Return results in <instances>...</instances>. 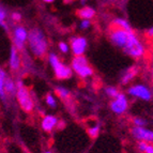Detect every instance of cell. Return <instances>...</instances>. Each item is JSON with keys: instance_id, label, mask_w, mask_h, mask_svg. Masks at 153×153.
I'll return each mask as SVG.
<instances>
[{"instance_id": "obj_3", "label": "cell", "mask_w": 153, "mask_h": 153, "mask_svg": "<svg viewBox=\"0 0 153 153\" xmlns=\"http://www.w3.org/2000/svg\"><path fill=\"white\" fill-rule=\"evenodd\" d=\"M134 32V31H132ZM128 31L124 30V29H121L117 26L111 25L109 26V38L110 41L112 44H115L118 47H121V48H124L126 43L128 41V36H130V33Z\"/></svg>"}, {"instance_id": "obj_33", "label": "cell", "mask_w": 153, "mask_h": 153, "mask_svg": "<svg viewBox=\"0 0 153 153\" xmlns=\"http://www.w3.org/2000/svg\"><path fill=\"white\" fill-rule=\"evenodd\" d=\"M82 2H85V1H87V0H82Z\"/></svg>"}, {"instance_id": "obj_15", "label": "cell", "mask_w": 153, "mask_h": 153, "mask_svg": "<svg viewBox=\"0 0 153 153\" xmlns=\"http://www.w3.org/2000/svg\"><path fill=\"white\" fill-rule=\"evenodd\" d=\"M77 15L80 18H82V19H88L89 21L90 18H92L95 15V11L92 8H90V7H85L82 10L77 11Z\"/></svg>"}, {"instance_id": "obj_9", "label": "cell", "mask_w": 153, "mask_h": 153, "mask_svg": "<svg viewBox=\"0 0 153 153\" xmlns=\"http://www.w3.org/2000/svg\"><path fill=\"white\" fill-rule=\"evenodd\" d=\"M132 135L139 141H146V143H153V131L148 130V128L134 126L132 128Z\"/></svg>"}, {"instance_id": "obj_34", "label": "cell", "mask_w": 153, "mask_h": 153, "mask_svg": "<svg viewBox=\"0 0 153 153\" xmlns=\"http://www.w3.org/2000/svg\"><path fill=\"white\" fill-rule=\"evenodd\" d=\"M45 153H51V152H49V151H47V152H45Z\"/></svg>"}, {"instance_id": "obj_20", "label": "cell", "mask_w": 153, "mask_h": 153, "mask_svg": "<svg viewBox=\"0 0 153 153\" xmlns=\"http://www.w3.org/2000/svg\"><path fill=\"white\" fill-rule=\"evenodd\" d=\"M55 92L57 93L58 97H60L63 100L69 99V97H70V91L63 87H57L56 89H55Z\"/></svg>"}, {"instance_id": "obj_16", "label": "cell", "mask_w": 153, "mask_h": 153, "mask_svg": "<svg viewBox=\"0 0 153 153\" xmlns=\"http://www.w3.org/2000/svg\"><path fill=\"white\" fill-rule=\"evenodd\" d=\"M4 91L7 94H10V95H14L15 93H17V87H16L15 82H13V79L10 78V77H8V78L5 79Z\"/></svg>"}, {"instance_id": "obj_5", "label": "cell", "mask_w": 153, "mask_h": 153, "mask_svg": "<svg viewBox=\"0 0 153 153\" xmlns=\"http://www.w3.org/2000/svg\"><path fill=\"white\" fill-rule=\"evenodd\" d=\"M49 63L53 66L56 77L58 79H68L72 77V70L69 66L64 65L63 63L59 61L58 57L55 54L49 55Z\"/></svg>"}, {"instance_id": "obj_1", "label": "cell", "mask_w": 153, "mask_h": 153, "mask_svg": "<svg viewBox=\"0 0 153 153\" xmlns=\"http://www.w3.org/2000/svg\"><path fill=\"white\" fill-rule=\"evenodd\" d=\"M29 46L33 55L38 58H44L47 53V41L42 30L39 28H33L28 33Z\"/></svg>"}, {"instance_id": "obj_13", "label": "cell", "mask_w": 153, "mask_h": 153, "mask_svg": "<svg viewBox=\"0 0 153 153\" xmlns=\"http://www.w3.org/2000/svg\"><path fill=\"white\" fill-rule=\"evenodd\" d=\"M137 74H138L137 66H131V68H128V69L123 73L122 77H121V82H122L123 85L128 84Z\"/></svg>"}, {"instance_id": "obj_2", "label": "cell", "mask_w": 153, "mask_h": 153, "mask_svg": "<svg viewBox=\"0 0 153 153\" xmlns=\"http://www.w3.org/2000/svg\"><path fill=\"white\" fill-rule=\"evenodd\" d=\"M123 49H124V51L128 56L133 57V58L135 59L141 58L145 55V51H146L143 44L139 41V39L137 38V36L134 32L130 33L128 41Z\"/></svg>"}, {"instance_id": "obj_29", "label": "cell", "mask_w": 153, "mask_h": 153, "mask_svg": "<svg viewBox=\"0 0 153 153\" xmlns=\"http://www.w3.org/2000/svg\"><path fill=\"white\" fill-rule=\"evenodd\" d=\"M12 18L14 19V21H16V22H19L22 19V16H21V14L19 13H16V12H14L12 14Z\"/></svg>"}, {"instance_id": "obj_21", "label": "cell", "mask_w": 153, "mask_h": 153, "mask_svg": "<svg viewBox=\"0 0 153 153\" xmlns=\"http://www.w3.org/2000/svg\"><path fill=\"white\" fill-rule=\"evenodd\" d=\"M105 92L107 93L108 97H112V99H116V97H117L118 95L120 94V92H119V90H118L117 88H115V87H108V88H106Z\"/></svg>"}, {"instance_id": "obj_7", "label": "cell", "mask_w": 153, "mask_h": 153, "mask_svg": "<svg viewBox=\"0 0 153 153\" xmlns=\"http://www.w3.org/2000/svg\"><path fill=\"white\" fill-rule=\"evenodd\" d=\"M128 93L130 95L143 101H150L152 99V91L145 85H135L128 88Z\"/></svg>"}, {"instance_id": "obj_17", "label": "cell", "mask_w": 153, "mask_h": 153, "mask_svg": "<svg viewBox=\"0 0 153 153\" xmlns=\"http://www.w3.org/2000/svg\"><path fill=\"white\" fill-rule=\"evenodd\" d=\"M111 24L114 26H117V27H119V28L124 29V30L128 31V32H132V31H133V29L131 28L130 24L125 21V19H122V18H116L115 21L112 22Z\"/></svg>"}, {"instance_id": "obj_12", "label": "cell", "mask_w": 153, "mask_h": 153, "mask_svg": "<svg viewBox=\"0 0 153 153\" xmlns=\"http://www.w3.org/2000/svg\"><path fill=\"white\" fill-rule=\"evenodd\" d=\"M57 121H58V119L55 116H51V115L45 116L43 118V121H42V128L45 132H48V133L51 132L53 128L56 126Z\"/></svg>"}, {"instance_id": "obj_4", "label": "cell", "mask_w": 153, "mask_h": 153, "mask_svg": "<svg viewBox=\"0 0 153 153\" xmlns=\"http://www.w3.org/2000/svg\"><path fill=\"white\" fill-rule=\"evenodd\" d=\"M16 84H17L16 85V87H17V93H16V95H17L18 103H19L22 109L24 111L30 112L33 109V102L30 94H29L28 90L24 86L22 80H18Z\"/></svg>"}, {"instance_id": "obj_25", "label": "cell", "mask_w": 153, "mask_h": 153, "mask_svg": "<svg viewBox=\"0 0 153 153\" xmlns=\"http://www.w3.org/2000/svg\"><path fill=\"white\" fill-rule=\"evenodd\" d=\"M149 68H150L151 76H152V79H153V47L151 48L150 56H149Z\"/></svg>"}, {"instance_id": "obj_18", "label": "cell", "mask_w": 153, "mask_h": 153, "mask_svg": "<svg viewBox=\"0 0 153 153\" xmlns=\"http://www.w3.org/2000/svg\"><path fill=\"white\" fill-rule=\"evenodd\" d=\"M7 79V74L2 69H0V97L2 101L5 100V91H4V82Z\"/></svg>"}, {"instance_id": "obj_32", "label": "cell", "mask_w": 153, "mask_h": 153, "mask_svg": "<svg viewBox=\"0 0 153 153\" xmlns=\"http://www.w3.org/2000/svg\"><path fill=\"white\" fill-rule=\"evenodd\" d=\"M44 2H47V3H51V2H54L55 0H43Z\"/></svg>"}, {"instance_id": "obj_10", "label": "cell", "mask_w": 153, "mask_h": 153, "mask_svg": "<svg viewBox=\"0 0 153 153\" xmlns=\"http://www.w3.org/2000/svg\"><path fill=\"white\" fill-rule=\"evenodd\" d=\"M28 39V32L24 27H16L14 30V46L17 51H23L25 47V41Z\"/></svg>"}, {"instance_id": "obj_19", "label": "cell", "mask_w": 153, "mask_h": 153, "mask_svg": "<svg viewBox=\"0 0 153 153\" xmlns=\"http://www.w3.org/2000/svg\"><path fill=\"white\" fill-rule=\"evenodd\" d=\"M138 149L143 153H153V143L139 141L138 143Z\"/></svg>"}, {"instance_id": "obj_11", "label": "cell", "mask_w": 153, "mask_h": 153, "mask_svg": "<svg viewBox=\"0 0 153 153\" xmlns=\"http://www.w3.org/2000/svg\"><path fill=\"white\" fill-rule=\"evenodd\" d=\"M71 47L75 56H82L87 48V40L82 36L71 39Z\"/></svg>"}, {"instance_id": "obj_6", "label": "cell", "mask_w": 153, "mask_h": 153, "mask_svg": "<svg viewBox=\"0 0 153 153\" xmlns=\"http://www.w3.org/2000/svg\"><path fill=\"white\" fill-rule=\"evenodd\" d=\"M72 68L80 77H88L93 74V70L84 56H76L72 61Z\"/></svg>"}, {"instance_id": "obj_30", "label": "cell", "mask_w": 153, "mask_h": 153, "mask_svg": "<svg viewBox=\"0 0 153 153\" xmlns=\"http://www.w3.org/2000/svg\"><path fill=\"white\" fill-rule=\"evenodd\" d=\"M147 36H150L151 39H153V27H152V28H150V29L148 30V32H147Z\"/></svg>"}, {"instance_id": "obj_14", "label": "cell", "mask_w": 153, "mask_h": 153, "mask_svg": "<svg viewBox=\"0 0 153 153\" xmlns=\"http://www.w3.org/2000/svg\"><path fill=\"white\" fill-rule=\"evenodd\" d=\"M21 65V59L18 56V51L15 46L11 48V56H10V66L12 70H18Z\"/></svg>"}, {"instance_id": "obj_27", "label": "cell", "mask_w": 153, "mask_h": 153, "mask_svg": "<svg viewBox=\"0 0 153 153\" xmlns=\"http://www.w3.org/2000/svg\"><path fill=\"white\" fill-rule=\"evenodd\" d=\"M90 27V22L88 21V19H84V21L82 22V24H80V28L82 29H87Z\"/></svg>"}, {"instance_id": "obj_8", "label": "cell", "mask_w": 153, "mask_h": 153, "mask_svg": "<svg viewBox=\"0 0 153 153\" xmlns=\"http://www.w3.org/2000/svg\"><path fill=\"white\" fill-rule=\"evenodd\" d=\"M128 107V99L123 93H120L116 99H114L111 103H110V108L115 114L117 115H122L126 111Z\"/></svg>"}, {"instance_id": "obj_22", "label": "cell", "mask_w": 153, "mask_h": 153, "mask_svg": "<svg viewBox=\"0 0 153 153\" xmlns=\"http://www.w3.org/2000/svg\"><path fill=\"white\" fill-rule=\"evenodd\" d=\"M100 133V125L97 124L94 126H91V128L88 130V134L91 138H97V135H99Z\"/></svg>"}, {"instance_id": "obj_28", "label": "cell", "mask_w": 153, "mask_h": 153, "mask_svg": "<svg viewBox=\"0 0 153 153\" xmlns=\"http://www.w3.org/2000/svg\"><path fill=\"white\" fill-rule=\"evenodd\" d=\"M5 17H7V12L4 11V9L0 7V19H2V21H4Z\"/></svg>"}, {"instance_id": "obj_24", "label": "cell", "mask_w": 153, "mask_h": 153, "mask_svg": "<svg viewBox=\"0 0 153 153\" xmlns=\"http://www.w3.org/2000/svg\"><path fill=\"white\" fill-rule=\"evenodd\" d=\"M46 102H47V104L51 106V107H56V101H55V99H54V97L51 94H47L46 95Z\"/></svg>"}, {"instance_id": "obj_26", "label": "cell", "mask_w": 153, "mask_h": 153, "mask_svg": "<svg viewBox=\"0 0 153 153\" xmlns=\"http://www.w3.org/2000/svg\"><path fill=\"white\" fill-rule=\"evenodd\" d=\"M59 49H60L62 53H68V51H69V46H68V44L61 42V43L59 44Z\"/></svg>"}, {"instance_id": "obj_31", "label": "cell", "mask_w": 153, "mask_h": 153, "mask_svg": "<svg viewBox=\"0 0 153 153\" xmlns=\"http://www.w3.org/2000/svg\"><path fill=\"white\" fill-rule=\"evenodd\" d=\"M0 26H1V27H3L5 30H8V27H7V25H5L4 21H2V19H0Z\"/></svg>"}, {"instance_id": "obj_23", "label": "cell", "mask_w": 153, "mask_h": 153, "mask_svg": "<svg viewBox=\"0 0 153 153\" xmlns=\"http://www.w3.org/2000/svg\"><path fill=\"white\" fill-rule=\"evenodd\" d=\"M133 124H134V126H138V128H143L146 124H147V122H146V120H143V118H133L132 120Z\"/></svg>"}]
</instances>
